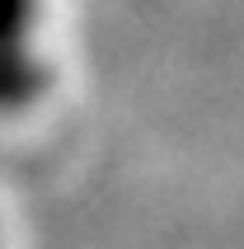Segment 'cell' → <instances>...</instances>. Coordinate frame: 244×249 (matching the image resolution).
Here are the masks:
<instances>
[{"label": "cell", "instance_id": "cell-1", "mask_svg": "<svg viewBox=\"0 0 244 249\" xmlns=\"http://www.w3.org/2000/svg\"><path fill=\"white\" fill-rule=\"evenodd\" d=\"M38 5L42 0H0V56L28 47V33L38 24Z\"/></svg>", "mask_w": 244, "mask_h": 249}]
</instances>
